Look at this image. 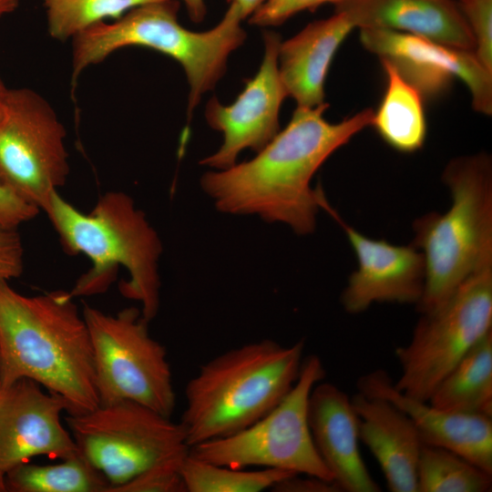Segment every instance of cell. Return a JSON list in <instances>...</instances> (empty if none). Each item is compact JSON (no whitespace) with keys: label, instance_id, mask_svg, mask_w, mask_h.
Listing matches in <instances>:
<instances>
[{"label":"cell","instance_id":"cell-1","mask_svg":"<svg viewBox=\"0 0 492 492\" xmlns=\"http://www.w3.org/2000/svg\"><path fill=\"white\" fill-rule=\"evenodd\" d=\"M297 107L288 125L247 161L205 173L204 193L225 214L255 216L288 226L299 235L313 233L321 208L328 203L312 179L326 159L371 126L374 110L364 108L337 123L323 118L328 108Z\"/></svg>","mask_w":492,"mask_h":492},{"label":"cell","instance_id":"cell-2","mask_svg":"<svg viewBox=\"0 0 492 492\" xmlns=\"http://www.w3.org/2000/svg\"><path fill=\"white\" fill-rule=\"evenodd\" d=\"M21 378L64 397L67 415L99 405L89 330L70 292L27 296L0 281V388Z\"/></svg>","mask_w":492,"mask_h":492},{"label":"cell","instance_id":"cell-3","mask_svg":"<svg viewBox=\"0 0 492 492\" xmlns=\"http://www.w3.org/2000/svg\"><path fill=\"white\" fill-rule=\"evenodd\" d=\"M43 211L63 250L70 255L83 253L91 261L90 269L69 292L74 298L107 292L121 266L128 280L119 283L120 293L140 303L141 314L149 323L156 317L160 303L162 243L128 194L108 191L90 212L82 213L56 191Z\"/></svg>","mask_w":492,"mask_h":492},{"label":"cell","instance_id":"cell-4","mask_svg":"<svg viewBox=\"0 0 492 492\" xmlns=\"http://www.w3.org/2000/svg\"><path fill=\"white\" fill-rule=\"evenodd\" d=\"M304 342L263 339L200 365L185 386L182 424L190 447L237 433L274 408L300 374Z\"/></svg>","mask_w":492,"mask_h":492},{"label":"cell","instance_id":"cell-5","mask_svg":"<svg viewBox=\"0 0 492 492\" xmlns=\"http://www.w3.org/2000/svg\"><path fill=\"white\" fill-rule=\"evenodd\" d=\"M179 2L160 0L138 5L112 23L100 22L75 36L72 79L87 67L99 64L116 50L130 46L148 47L179 62L190 84V118L201 96L224 75L229 55L246 38L238 6L231 3L211 29L193 32L178 21Z\"/></svg>","mask_w":492,"mask_h":492},{"label":"cell","instance_id":"cell-6","mask_svg":"<svg viewBox=\"0 0 492 492\" xmlns=\"http://www.w3.org/2000/svg\"><path fill=\"white\" fill-rule=\"evenodd\" d=\"M451 195L444 213L429 212L414 224L425 281L415 305L426 313L443 304L483 262L492 259V161L486 152L451 159L442 176Z\"/></svg>","mask_w":492,"mask_h":492},{"label":"cell","instance_id":"cell-7","mask_svg":"<svg viewBox=\"0 0 492 492\" xmlns=\"http://www.w3.org/2000/svg\"><path fill=\"white\" fill-rule=\"evenodd\" d=\"M492 331V259L479 265L439 307L421 313L411 339L395 348V387L428 401L433 392L485 334Z\"/></svg>","mask_w":492,"mask_h":492},{"label":"cell","instance_id":"cell-8","mask_svg":"<svg viewBox=\"0 0 492 492\" xmlns=\"http://www.w3.org/2000/svg\"><path fill=\"white\" fill-rule=\"evenodd\" d=\"M324 376L319 356L303 358L296 382L274 408L237 433L190 447L189 454L233 468H274L333 481L315 448L308 418L311 392Z\"/></svg>","mask_w":492,"mask_h":492},{"label":"cell","instance_id":"cell-9","mask_svg":"<svg viewBox=\"0 0 492 492\" xmlns=\"http://www.w3.org/2000/svg\"><path fill=\"white\" fill-rule=\"evenodd\" d=\"M99 404L132 400L170 417L176 405L165 347L149 333L136 307L116 314L85 304Z\"/></svg>","mask_w":492,"mask_h":492},{"label":"cell","instance_id":"cell-10","mask_svg":"<svg viewBox=\"0 0 492 492\" xmlns=\"http://www.w3.org/2000/svg\"><path fill=\"white\" fill-rule=\"evenodd\" d=\"M65 421L80 455L110 483L108 492L149 466L190 450L180 422L132 400L67 414Z\"/></svg>","mask_w":492,"mask_h":492},{"label":"cell","instance_id":"cell-11","mask_svg":"<svg viewBox=\"0 0 492 492\" xmlns=\"http://www.w3.org/2000/svg\"><path fill=\"white\" fill-rule=\"evenodd\" d=\"M66 135L40 94L10 89L0 123V184L43 211L69 174Z\"/></svg>","mask_w":492,"mask_h":492},{"label":"cell","instance_id":"cell-12","mask_svg":"<svg viewBox=\"0 0 492 492\" xmlns=\"http://www.w3.org/2000/svg\"><path fill=\"white\" fill-rule=\"evenodd\" d=\"M360 41L380 60L392 65L424 99L436 98L455 79H460L471 94L473 108L492 114V72L473 51L386 29L362 28Z\"/></svg>","mask_w":492,"mask_h":492},{"label":"cell","instance_id":"cell-13","mask_svg":"<svg viewBox=\"0 0 492 492\" xmlns=\"http://www.w3.org/2000/svg\"><path fill=\"white\" fill-rule=\"evenodd\" d=\"M264 56L257 74L245 81L236 100L222 105L215 97L206 106L209 125L222 133L220 149L200 164L215 169L236 163L239 154L250 149L258 152L280 131L279 111L288 96L282 82L278 56L281 36L272 31L263 34Z\"/></svg>","mask_w":492,"mask_h":492},{"label":"cell","instance_id":"cell-14","mask_svg":"<svg viewBox=\"0 0 492 492\" xmlns=\"http://www.w3.org/2000/svg\"><path fill=\"white\" fill-rule=\"evenodd\" d=\"M69 405L61 395L21 378L0 388V472L45 456L65 459L78 453L62 424Z\"/></svg>","mask_w":492,"mask_h":492},{"label":"cell","instance_id":"cell-15","mask_svg":"<svg viewBox=\"0 0 492 492\" xmlns=\"http://www.w3.org/2000/svg\"><path fill=\"white\" fill-rule=\"evenodd\" d=\"M327 210L343 228L358 261L341 295L343 309L356 314L375 302L416 305L425 281L422 252L412 243L399 246L371 239L343 222L330 206Z\"/></svg>","mask_w":492,"mask_h":492},{"label":"cell","instance_id":"cell-16","mask_svg":"<svg viewBox=\"0 0 492 492\" xmlns=\"http://www.w3.org/2000/svg\"><path fill=\"white\" fill-rule=\"evenodd\" d=\"M315 448L341 492H379L361 456L359 420L352 397L337 385L317 383L308 404Z\"/></svg>","mask_w":492,"mask_h":492},{"label":"cell","instance_id":"cell-17","mask_svg":"<svg viewBox=\"0 0 492 492\" xmlns=\"http://www.w3.org/2000/svg\"><path fill=\"white\" fill-rule=\"evenodd\" d=\"M356 387L357 392L380 396L402 410L425 445L451 450L492 474V417L448 412L408 396L382 369L359 377Z\"/></svg>","mask_w":492,"mask_h":492},{"label":"cell","instance_id":"cell-18","mask_svg":"<svg viewBox=\"0 0 492 492\" xmlns=\"http://www.w3.org/2000/svg\"><path fill=\"white\" fill-rule=\"evenodd\" d=\"M334 7L360 29L392 30L475 50L472 34L454 0H343Z\"/></svg>","mask_w":492,"mask_h":492},{"label":"cell","instance_id":"cell-19","mask_svg":"<svg viewBox=\"0 0 492 492\" xmlns=\"http://www.w3.org/2000/svg\"><path fill=\"white\" fill-rule=\"evenodd\" d=\"M352 402L360 440L370 450L392 492H417V465L424 443L409 417L393 403L357 392Z\"/></svg>","mask_w":492,"mask_h":492},{"label":"cell","instance_id":"cell-20","mask_svg":"<svg viewBox=\"0 0 492 492\" xmlns=\"http://www.w3.org/2000/svg\"><path fill=\"white\" fill-rule=\"evenodd\" d=\"M341 12L308 24L285 42H281L279 72L288 96L298 107L315 108L324 102V83L333 56L354 29Z\"/></svg>","mask_w":492,"mask_h":492},{"label":"cell","instance_id":"cell-21","mask_svg":"<svg viewBox=\"0 0 492 492\" xmlns=\"http://www.w3.org/2000/svg\"><path fill=\"white\" fill-rule=\"evenodd\" d=\"M428 402L448 412L492 417V331L447 373Z\"/></svg>","mask_w":492,"mask_h":492},{"label":"cell","instance_id":"cell-22","mask_svg":"<svg viewBox=\"0 0 492 492\" xmlns=\"http://www.w3.org/2000/svg\"><path fill=\"white\" fill-rule=\"evenodd\" d=\"M386 86L371 125L394 149L412 153L424 146L426 119L424 98L387 61L380 60Z\"/></svg>","mask_w":492,"mask_h":492},{"label":"cell","instance_id":"cell-23","mask_svg":"<svg viewBox=\"0 0 492 492\" xmlns=\"http://www.w3.org/2000/svg\"><path fill=\"white\" fill-rule=\"evenodd\" d=\"M10 492H108L106 477L77 454L53 465L22 463L5 473Z\"/></svg>","mask_w":492,"mask_h":492},{"label":"cell","instance_id":"cell-24","mask_svg":"<svg viewBox=\"0 0 492 492\" xmlns=\"http://www.w3.org/2000/svg\"><path fill=\"white\" fill-rule=\"evenodd\" d=\"M416 488L417 492H488L492 474L451 450L424 444Z\"/></svg>","mask_w":492,"mask_h":492},{"label":"cell","instance_id":"cell-25","mask_svg":"<svg viewBox=\"0 0 492 492\" xmlns=\"http://www.w3.org/2000/svg\"><path fill=\"white\" fill-rule=\"evenodd\" d=\"M181 472L187 492H261L294 475L274 468H233L199 460L189 453Z\"/></svg>","mask_w":492,"mask_h":492},{"label":"cell","instance_id":"cell-26","mask_svg":"<svg viewBox=\"0 0 492 492\" xmlns=\"http://www.w3.org/2000/svg\"><path fill=\"white\" fill-rule=\"evenodd\" d=\"M160 0H42L49 35L60 41L73 38L88 27L119 19L130 9Z\"/></svg>","mask_w":492,"mask_h":492},{"label":"cell","instance_id":"cell-27","mask_svg":"<svg viewBox=\"0 0 492 492\" xmlns=\"http://www.w3.org/2000/svg\"><path fill=\"white\" fill-rule=\"evenodd\" d=\"M188 453L149 466L110 492H187L181 466Z\"/></svg>","mask_w":492,"mask_h":492},{"label":"cell","instance_id":"cell-28","mask_svg":"<svg viewBox=\"0 0 492 492\" xmlns=\"http://www.w3.org/2000/svg\"><path fill=\"white\" fill-rule=\"evenodd\" d=\"M475 42V56L492 72V0H457Z\"/></svg>","mask_w":492,"mask_h":492},{"label":"cell","instance_id":"cell-29","mask_svg":"<svg viewBox=\"0 0 492 492\" xmlns=\"http://www.w3.org/2000/svg\"><path fill=\"white\" fill-rule=\"evenodd\" d=\"M343 0H264L250 15V23L259 26H280L294 15L314 11L325 4L336 5Z\"/></svg>","mask_w":492,"mask_h":492},{"label":"cell","instance_id":"cell-30","mask_svg":"<svg viewBox=\"0 0 492 492\" xmlns=\"http://www.w3.org/2000/svg\"><path fill=\"white\" fill-rule=\"evenodd\" d=\"M24 271V248L17 229L0 224V281L18 278Z\"/></svg>","mask_w":492,"mask_h":492},{"label":"cell","instance_id":"cell-31","mask_svg":"<svg viewBox=\"0 0 492 492\" xmlns=\"http://www.w3.org/2000/svg\"><path fill=\"white\" fill-rule=\"evenodd\" d=\"M39 210L26 202L0 184V224L17 229L21 224L31 220Z\"/></svg>","mask_w":492,"mask_h":492},{"label":"cell","instance_id":"cell-32","mask_svg":"<svg viewBox=\"0 0 492 492\" xmlns=\"http://www.w3.org/2000/svg\"><path fill=\"white\" fill-rule=\"evenodd\" d=\"M271 490L274 492H341L332 480L299 474L282 479Z\"/></svg>","mask_w":492,"mask_h":492},{"label":"cell","instance_id":"cell-33","mask_svg":"<svg viewBox=\"0 0 492 492\" xmlns=\"http://www.w3.org/2000/svg\"><path fill=\"white\" fill-rule=\"evenodd\" d=\"M179 1V0H178ZM186 6L191 21L201 22L206 15L205 0H180Z\"/></svg>","mask_w":492,"mask_h":492},{"label":"cell","instance_id":"cell-34","mask_svg":"<svg viewBox=\"0 0 492 492\" xmlns=\"http://www.w3.org/2000/svg\"><path fill=\"white\" fill-rule=\"evenodd\" d=\"M230 4H235L242 19L250 16L262 3L264 0H227Z\"/></svg>","mask_w":492,"mask_h":492},{"label":"cell","instance_id":"cell-35","mask_svg":"<svg viewBox=\"0 0 492 492\" xmlns=\"http://www.w3.org/2000/svg\"><path fill=\"white\" fill-rule=\"evenodd\" d=\"M9 91L10 89L6 87L3 79L0 77V123L6 110Z\"/></svg>","mask_w":492,"mask_h":492},{"label":"cell","instance_id":"cell-36","mask_svg":"<svg viewBox=\"0 0 492 492\" xmlns=\"http://www.w3.org/2000/svg\"><path fill=\"white\" fill-rule=\"evenodd\" d=\"M18 5V0H0V17L14 12Z\"/></svg>","mask_w":492,"mask_h":492},{"label":"cell","instance_id":"cell-37","mask_svg":"<svg viewBox=\"0 0 492 492\" xmlns=\"http://www.w3.org/2000/svg\"><path fill=\"white\" fill-rule=\"evenodd\" d=\"M5 475L0 472V492H6Z\"/></svg>","mask_w":492,"mask_h":492}]
</instances>
